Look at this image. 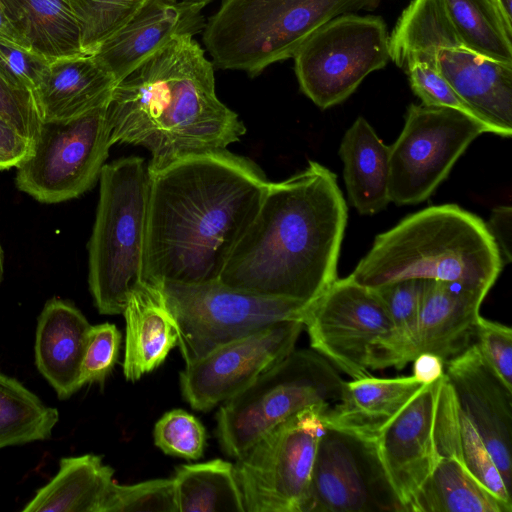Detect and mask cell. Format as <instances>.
Returning a JSON list of instances; mask_svg holds the SVG:
<instances>
[{
	"instance_id": "6da1fadb",
	"label": "cell",
	"mask_w": 512,
	"mask_h": 512,
	"mask_svg": "<svg viewBox=\"0 0 512 512\" xmlns=\"http://www.w3.org/2000/svg\"><path fill=\"white\" fill-rule=\"evenodd\" d=\"M148 171L143 281L219 280L270 181L253 161L226 149Z\"/></svg>"
},
{
	"instance_id": "7a4b0ae2",
	"label": "cell",
	"mask_w": 512,
	"mask_h": 512,
	"mask_svg": "<svg viewBox=\"0 0 512 512\" xmlns=\"http://www.w3.org/2000/svg\"><path fill=\"white\" fill-rule=\"evenodd\" d=\"M347 205L336 175L309 161L270 182L220 274L226 286L310 304L336 279Z\"/></svg>"
},
{
	"instance_id": "3957f363",
	"label": "cell",
	"mask_w": 512,
	"mask_h": 512,
	"mask_svg": "<svg viewBox=\"0 0 512 512\" xmlns=\"http://www.w3.org/2000/svg\"><path fill=\"white\" fill-rule=\"evenodd\" d=\"M107 116L112 144L147 149L148 169L225 150L246 132L218 99L214 65L192 34L176 36L119 82Z\"/></svg>"
},
{
	"instance_id": "277c9868",
	"label": "cell",
	"mask_w": 512,
	"mask_h": 512,
	"mask_svg": "<svg viewBox=\"0 0 512 512\" xmlns=\"http://www.w3.org/2000/svg\"><path fill=\"white\" fill-rule=\"evenodd\" d=\"M502 267L486 223L457 205L445 204L409 215L377 235L349 277L369 288L419 279L490 291Z\"/></svg>"
},
{
	"instance_id": "5b68a950",
	"label": "cell",
	"mask_w": 512,
	"mask_h": 512,
	"mask_svg": "<svg viewBox=\"0 0 512 512\" xmlns=\"http://www.w3.org/2000/svg\"><path fill=\"white\" fill-rule=\"evenodd\" d=\"M380 0H223L202 40L215 67L251 77L293 57L333 18L375 9Z\"/></svg>"
},
{
	"instance_id": "8992f818",
	"label": "cell",
	"mask_w": 512,
	"mask_h": 512,
	"mask_svg": "<svg viewBox=\"0 0 512 512\" xmlns=\"http://www.w3.org/2000/svg\"><path fill=\"white\" fill-rule=\"evenodd\" d=\"M88 243V283L99 313H123L143 281L149 171L144 159L120 158L102 168Z\"/></svg>"
},
{
	"instance_id": "52a82bcc",
	"label": "cell",
	"mask_w": 512,
	"mask_h": 512,
	"mask_svg": "<svg viewBox=\"0 0 512 512\" xmlns=\"http://www.w3.org/2000/svg\"><path fill=\"white\" fill-rule=\"evenodd\" d=\"M345 380L314 350H292L217 413L223 451L241 457L274 427L306 408L328 411L340 399Z\"/></svg>"
},
{
	"instance_id": "ba28073f",
	"label": "cell",
	"mask_w": 512,
	"mask_h": 512,
	"mask_svg": "<svg viewBox=\"0 0 512 512\" xmlns=\"http://www.w3.org/2000/svg\"><path fill=\"white\" fill-rule=\"evenodd\" d=\"M178 330L186 364L230 341L284 320H301L307 303L261 296L219 280L159 285Z\"/></svg>"
},
{
	"instance_id": "9c48e42d",
	"label": "cell",
	"mask_w": 512,
	"mask_h": 512,
	"mask_svg": "<svg viewBox=\"0 0 512 512\" xmlns=\"http://www.w3.org/2000/svg\"><path fill=\"white\" fill-rule=\"evenodd\" d=\"M108 103L72 119L42 121L29 155L16 167L18 189L52 204L92 188L113 145Z\"/></svg>"
},
{
	"instance_id": "30bf717a",
	"label": "cell",
	"mask_w": 512,
	"mask_h": 512,
	"mask_svg": "<svg viewBox=\"0 0 512 512\" xmlns=\"http://www.w3.org/2000/svg\"><path fill=\"white\" fill-rule=\"evenodd\" d=\"M326 412H297L238 458L235 475L245 511L304 512Z\"/></svg>"
},
{
	"instance_id": "8fae6325",
	"label": "cell",
	"mask_w": 512,
	"mask_h": 512,
	"mask_svg": "<svg viewBox=\"0 0 512 512\" xmlns=\"http://www.w3.org/2000/svg\"><path fill=\"white\" fill-rule=\"evenodd\" d=\"M301 91L321 109L347 99L390 59L389 35L377 16L343 14L315 31L293 55Z\"/></svg>"
},
{
	"instance_id": "7c38bea8",
	"label": "cell",
	"mask_w": 512,
	"mask_h": 512,
	"mask_svg": "<svg viewBox=\"0 0 512 512\" xmlns=\"http://www.w3.org/2000/svg\"><path fill=\"white\" fill-rule=\"evenodd\" d=\"M486 132L483 124L460 111L411 104L390 146V202L413 205L428 199L470 143Z\"/></svg>"
},
{
	"instance_id": "4fadbf2b",
	"label": "cell",
	"mask_w": 512,
	"mask_h": 512,
	"mask_svg": "<svg viewBox=\"0 0 512 512\" xmlns=\"http://www.w3.org/2000/svg\"><path fill=\"white\" fill-rule=\"evenodd\" d=\"M301 321L311 348L352 379L372 375L373 350L393 329L375 291L349 276L336 279L308 304Z\"/></svg>"
},
{
	"instance_id": "5bb4252c",
	"label": "cell",
	"mask_w": 512,
	"mask_h": 512,
	"mask_svg": "<svg viewBox=\"0 0 512 512\" xmlns=\"http://www.w3.org/2000/svg\"><path fill=\"white\" fill-rule=\"evenodd\" d=\"M403 512L373 441L324 426L304 512Z\"/></svg>"
},
{
	"instance_id": "9a60e30c",
	"label": "cell",
	"mask_w": 512,
	"mask_h": 512,
	"mask_svg": "<svg viewBox=\"0 0 512 512\" xmlns=\"http://www.w3.org/2000/svg\"><path fill=\"white\" fill-rule=\"evenodd\" d=\"M489 291L456 282L424 280L420 307L412 327L401 336L379 341L369 369H403L422 353L444 364L475 341L481 304Z\"/></svg>"
},
{
	"instance_id": "2e32d148",
	"label": "cell",
	"mask_w": 512,
	"mask_h": 512,
	"mask_svg": "<svg viewBox=\"0 0 512 512\" xmlns=\"http://www.w3.org/2000/svg\"><path fill=\"white\" fill-rule=\"evenodd\" d=\"M302 329L301 320L277 322L186 364L180 373L183 397L198 411L230 399L294 350Z\"/></svg>"
},
{
	"instance_id": "e0dca14e",
	"label": "cell",
	"mask_w": 512,
	"mask_h": 512,
	"mask_svg": "<svg viewBox=\"0 0 512 512\" xmlns=\"http://www.w3.org/2000/svg\"><path fill=\"white\" fill-rule=\"evenodd\" d=\"M443 376L424 384L373 439L380 465L403 512L411 511L417 492L438 459L434 424Z\"/></svg>"
},
{
	"instance_id": "ac0fdd59",
	"label": "cell",
	"mask_w": 512,
	"mask_h": 512,
	"mask_svg": "<svg viewBox=\"0 0 512 512\" xmlns=\"http://www.w3.org/2000/svg\"><path fill=\"white\" fill-rule=\"evenodd\" d=\"M444 375L512 491V389L484 360L475 343L445 363Z\"/></svg>"
},
{
	"instance_id": "d6986e66",
	"label": "cell",
	"mask_w": 512,
	"mask_h": 512,
	"mask_svg": "<svg viewBox=\"0 0 512 512\" xmlns=\"http://www.w3.org/2000/svg\"><path fill=\"white\" fill-rule=\"evenodd\" d=\"M203 27L201 9L172 0H147L92 55L118 84L173 38L194 35Z\"/></svg>"
},
{
	"instance_id": "ffe728a7",
	"label": "cell",
	"mask_w": 512,
	"mask_h": 512,
	"mask_svg": "<svg viewBox=\"0 0 512 512\" xmlns=\"http://www.w3.org/2000/svg\"><path fill=\"white\" fill-rule=\"evenodd\" d=\"M436 68L488 133L512 134V65L464 47L440 49Z\"/></svg>"
},
{
	"instance_id": "44dd1931",
	"label": "cell",
	"mask_w": 512,
	"mask_h": 512,
	"mask_svg": "<svg viewBox=\"0 0 512 512\" xmlns=\"http://www.w3.org/2000/svg\"><path fill=\"white\" fill-rule=\"evenodd\" d=\"M90 327L74 304L59 298L48 300L38 317L35 363L61 400L80 389V367Z\"/></svg>"
},
{
	"instance_id": "7402d4cb",
	"label": "cell",
	"mask_w": 512,
	"mask_h": 512,
	"mask_svg": "<svg viewBox=\"0 0 512 512\" xmlns=\"http://www.w3.org/2000/svg\"><path fill=\"white\" fill-rule=\"evenodd\" d=\"M123 373L137 381L154 370L178 344L177 325L159 285L142 281L128 295Z\"/></svg>"
},
{
	"instance_id": "603a6c76",
	"label": "cell",
	"mask_w": 512,
	"mask_h": 512,
	"mask_svg": "<svg viewBox=\"0 0 512 512\" xmlns=\"http://www.w3.org/2000/svg\"><path fill=\"white\" fill-rule=\"evenodd\" d=\"M423 385L413 375L346 381L340 399L323 416L324 426L373 441Z\"/></svg>"
},
{
	"instance_id": "cb8c5ba5",
	"label": "cell",
	"mask_w": 512,
	"mask_h": 512,
	"mask_svg": "<svg viewBox=\"0 0 512 512\" xmlns=\"http://www.w3.org/2000/svg\"><path fill=\"white\" fill-rule=\"evenodd\" d=\"M117 85L92 54L54 60L36 95L42 121L78 117L109 102Z\"/></svg>"
},
{
	"instance_id": "d4e9b609",
	"label": "cell",
	"mask_w": 512,
	"mask_h": 512,
	"mask_svg": "<svg viewBox=\"0 0 512 512\" xmlns=\"http://www.w3.org/2000/svg\"><path fill=\"white\" fill-rule=\"evenodd\" d=\"M339 154L351 204L363 215L383 210L390 202V146L360 116L344 134Z\"/></svg>"
},
{
	"instance_id": "484cf974",
	"label": "cell",
	"mask_w": 512,
	"mask_h": 512,
	"mask_svg": "<svg viewBox=\"0 0 512 512\" xmlns=\"http://www.w3.org/2000/svg\"><path fill=\"white\" fill-rule=\"evenodd\" d=\"M434 440L439 455L457 459L490 491L512 504V491L504 483L479 433L459 407L445 375L437 401Z\"/></svg>"
},
{
	"instance_id": "4316f807",
	"label": "cell",
	"mask_w": 512,
	"mask_h": 512,
	"mask_svg": "<svg viewBox=\"0 0 512 512\" xmlns=\"http://www.w3.org/2000/svg\"><path fill=\"white\" fill-rule=\"evenodd\" d=\"M114 470L100 456L64 457L57 474L22 509L23 512H102Z\"/></svg>"
},
{
	"instance_id": "83f0119b",
	"label": "cell",
	"mask_w": 512,
	"mask_h": 512,
	"mask_svg": "<svg viewBox=\"0 0 512 512\" xmlns=\"http://www.w3.org/2000/svg\"><path fill=\"white\" fill-rule=\"evenodd\" d=\"M8 19L31 51L49 61L86 54L68 0H1Z\"/></svg>"
},
{
	"instance_id": "f1b7e54d",
	"label": "cell",
	"mask_w": 512,
	"mask_h": 512,
	"mask_svg": "<svg viewBox=\"0 0 512 512\" xmlns=\"http://www.w3.org/2000/svg\"><path fill=\"white\" fill-rule=\"evenodd\" d=\"M453 47L464 46L443 0H413L389 36L390 58L404 70L413 63L436 66L437 51Z\"/></svg>"
},
{
	"instance_id": "f546056e",
	"label": "cell",
	"mask_w": 512,
	"mask_h": 512,
	"mask_svg": "<svg viewBox=\"0 0 512 512\" xmlns=\"http://www.w3.org/2000/svg\"><path fill=\"white\" fill-rule=\"evenodd\" d=\"M413 512H511L509 504L475 478L457 459L439 455L417 492Z\"/></svg>"
},
{
	"instance_id": "4dcf8cb0",
	"label": "cell",
	"mask_w": 512,
	"mask_h": 512,
	"mask_svg": "<svg viewBox=\"0 0 512 512\" xmlns=\"http://www.w3.org/2000/svg\"><path fill=\"white\" fill-rule=\"evenodd\" d=\"M172 478L178 512H245L235 466L228 461L182 465Z\"/></svg>"
},
{
	"instance_id": "1f68e13d",
	"label": "cell",
	"mask_w": 512,
	"mask_h": 512,
	"mask_svg": "<svg viewBox=\"0 0 512 512\" xmlns=\"http://www.w3.org/2000/svg\"><path fill=\"white\" fill-rule=\"evenodd\" d=\"M464 48L512 65V28L492 0H443Z\"/></svg>"
},
{
	"instance_id": "d6a6232c",
	"label": "cell",
	"mask_w": 512,
	"mask_h": 512,
	"mask_svg": "<svg viewBox=\"0 0 512 512\" xmlns=\"http://www.w3.org/2000/svg\"><path fill=\"white\" fill-rule=\"evenodd\" d=\"M58 420L57 409L0 372V449L48 439Z\"/></svg>"
},
{
	"instance_id": "836d02e7",
	"label": "cell",
	"mask_w": 512,
	"mask_h": 512,
	"mask_svg": "<svg viewBox=\"0 0 512 512\" xmlns=\"http://www.w3.org/2000/svg\"><path fill=\"white\" fill-rule=\"evenodd\" d=\"M81 29L86 54L122 28L147 0H68Z\"/></svg>"
},
{
	"instance_id": "e575fe53",
	"label": "cell",
	"mask_w": 512,
	"mask_h": 512,
	"mask_svg": "<svg viewBox=\"0 0 512 512\" xmlns=\"http://www.w3.org/2000/svg\"><path fill=\"white\" fill-rule=\"evenodd\" d=\"M178 512L173 478L147 480L132 485L113 481L102 512Z\"/></svg>"
},
{
	"instance_id": "d590c367",
	"label": "cell",
	"mask_w": 512,
	"mask_h": 512,
	"mask_svg": "<svg viewBox=\"0 0 512 512\" xmlns=\"http://www.w3.org/2000/svg\"><path fill=\"white\" fill-rule=\"evenodd\" d=\"M155 445L164 453L188 460L203 454L206 431L192 414L175 409L165 413L154 427Z\"/></svg>"
},
{
	"instance_id": "8d00e7d4",
	"label": "cell",
	"mask_w": 512,
	"mask_h": 512,
	"mask_svg": "<svg viewBox=\"0 0 512 512\" xmlns=\"http://www.w3.org/2000/svg\"><path fill=\"white\" fill-rule=\"evenodd\" d=\"M120 343L121 333L114 324L90 327L80 367V388L104 382L118 360Z\"/></svg>"
},
{
	"instance_id": "74e56055",
	"label": "cell",
	"mask_w": 512,
	"mask_h": 512,
	"mask_svg": "<svg viewBox=\"0 0 512 512\" xmlns=\"http://www.w3.org/2000/svg\"><path fill=\"white\" fill-rule=\"evenodd\" d=\"M50 63L45 57L0 38V76L12 87L35 97Z\"/></svg>"
},
{
	"instance_id": "f35d334b",
	"label": "cell",
	"mask_w": 512,
	"mask_h": 512,
	"mask_svg": "<svg viewBox=\"0 0 512 512\" xmlns=\"http://www.w3.org/2000/svg\"><path fill=\"white\" fill-rule=\"evenodd\" d=\"M424 280L410 279L372 288L380 298L393 323V329L382 340L397 338L414 324L420 307Z\"/></svg>"
},
{
	"instance_id": "ab89813d",
	"label": "cell",
	"mask_w": 512,
	"mask_h": 512,
	"mask_svg": "<svg viewBox=\"0 0 512 512\" xmlns=\"http://www.w3.org/2000/svg\"><path fill=\"white\" fill-rule=\"evenodd\" d=\"M484 360L512 389V330L502 323L486 319L480 315L475 341Z\"/></svg>"
},
{
	"instance_id": "60d3db41",
	"label": "cell",
	"mask_w": 512,
	"mask_h": 512,
	"mask_svg": "<svg viewBox=\"0 0 512 512\" xmlns=\"http://www.w3.org/2000/svg\"><path fill=\"white\" fill-rule=\"evenodd\" d=\"M405 71L413 92L421 99L422 104L454 109L479 121L472 109L438 72L436 66L413 63Z\"/></svg>"
},
{
	"instance_id": "b9f144b4",
	"label": "cell",
	"mask_w": 512,
	"mask_h": 512,
	"mask_svg": "<svg viewBox=\"0 0 512 512\" xmlns=\"http://www.w3.org/2000/svg\"><path fill=\"white\" fill-rule=\"evenodd\" d=\"M0 117L33 143L42 118L31 92L9 85L0 76Z\"/></svg>"
},
{
	"instance_id": "7bdbcfd3",
	"label": "cell",
	"mask_w": 512,
	"mask_h": 512,
	"mask_svg": "<svg viewBox=\"0 0 512 512\" xmlns=\"http://www.w3.org/2000/svg\"><path fill=\"white\" fill-rule=\"evenodd\" d=\"M31 148L32 143L0 117V170L17 167Z\"/></svg>"
},
{
	"instance_id": "ee69618b",
	"label": "cell",
	"mask_w": 512,
	"mask_h": 512,
	"mask_svg": "<svg viewBox=\"0 0 512 512\" xmlns=\"http://www.w3.org/2000/svg\"><path fill=\"white\" fill-rule=\"evenodd\" d=\"M501 256L503 265L512 260L511 230L512 208L511 206H498L492 210L490 219L486 224Z\"/></svg>"
},
{
	"instance_id": "f6af8a7d",
	"label": "cell",
	"mask_w": 512,
	"mask_h": 512,
	"mask_svg": "<svg viewBox=\"0 0 512 512\" xmlns=\"http://www.w3.org/2000/svg\"><path fill=\"white\" fill-rule=\"evenodd\" d=\"M413 362V376L422 384L432 383L444 375L443 360L431 353L417 355Z\"/></svg>"
},
{
	"instance_id": "bcb514c9",
	"label": "cell",
	"mask_w": 512,
	"mask_h": 512,
	"mask_svg": "<svg viewBox=\"0 0 512 512\" xmlns=\"http://www.w3.org/2000/svg\"><path fill=\"white\" fill-rule=\"evenodd\" d=\"M0 38L27 50H31L26 41L20 36L7 17L4 6L0 0Z\"/></svg>"
},
{
	"instance_id": "7dc6e473",
	"label": "cell",
	"mask_w": 512,
	"mask_h": 512,
	"mask_svg": "<svg viewBox=\"0 0 512 512\" xmlns=\"http://www.w3.org/2000/svg\"><path fill=\"white\" fill-rule=\"evenodd\" d=\"M497 9L499 10L501 16L503 17L505 23L509 28H512V19H511V1L512 0H492Z\"/></svg>"
},
{
	"instance_id": "c3c4849f",
	"label": "cell",
	"mask_w": 512,
	"mask_h": 512,
	"mask_svg": "<svg viewBox=\"0 0 512 512\" xmlns=\"http://www.w3.org/2000/svg\"><path fill=\"white\" fill-rule=\"evenodd\" d=\"M172 1L185 3V4H188L190 6H193V7H196L198 9L202 10L204 8V6L207 5L208 3H210L212 0H172Z\"/></svg>"
},
{
	"instance_id": "681fc988",
	"label": "cell",
	"mask_w": 512,
	"mask_h": 512,
	"mask_svg": "<svg viewBox=\"0 0 512 512\" xmlns=\"http://www.w3.org/2000/svg\"><path fill=\"white\" fill-rule=\"evenodd\" d=\"M2 276H3V254H2V249L0 246V284L2 281Z\"/></svg>"
}]
</instances>
